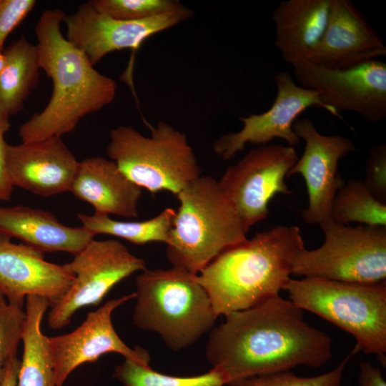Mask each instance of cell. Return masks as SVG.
Segmentation results:
<instances>
[{
	"instance_id": "6da1fadb",
	"label": "cell",
	"mask_w": 386,
	"mask_h": 386,
	"mask_svg": "<svg viewBox=\"0 0 386 386\" xmlns=\"http://www.w3.org/2000/svg\"><path fill=\"white\" fill-rule=\"evenodd\" d=\"M210 331L206 357L230 386L249 377L319 368L332 356V341L305 320L303 310L280 295L232 312Z\"/></svg>"
},
{
	"instance_id": "7a4b0ae2",
	"label": "cell",
	"mask_w": 386,
	"mask_h": 386,
	"mask_svg": "<svg viewBox=\"0 0 386 386\" xmlns=\"http://www.w3.org/2000/svg\"><path fill=\"white\" fill-rule=\"evenodd\" d=\"M66 15L59 9H46L35 26L40 69L51 79L53 89L44 109L20 126L23 143L61 137L116 96V81L96 71L87 56L62 34Z\"/></svg>"
},
{
	"instance_id": "3957f363",
	"label": "cell",
	"mask_w": 386,
	"mask_h": 386,
	"mask_svg": "<svg viewBox=\"0 0 386 386\" xmlns=\"http://www.w3.org/2000/svg\"><path fill=\"white\" fill-rule=\"evenodd\" d=\"M305 247L297 226L277 225L222 252L198 274L215 315L226 316L279 295Z\"/></svg>"
},
{
	"instance_id": "277c9868",
	"label": "cell",
	"mask_w": 386,
	"mask_h": 386,
	"mask_svg": "<svg viewBox=\"0 0 386 386\" xmlns=\"http://www.w3.org/2000/svg\"><path fill=\"white\" fill-rule=\"evenodd\" d=\"M132 320L158 334L174 351L187 348L215 326L211 300L197 274L172 267L140 272L136 278Z\"/></svg>"
},
{
	"instance_id": "5b68a950",
	"label": "cell",
	"mask_w": 386,
	"mask_h": 386,
	"mask_svg": "<svg viewBox=\"0 0 386 386\" xmlns=\"http://www.w3.org/2000/svg\"><path fill=\"white\" fill-rule=\"evenodd\" d=\"M179 207L167 244L172 267L198 274L222 252L247 238L218 180L200 176L177 194Z\"/></svg>"
},
{
	"instance_id": "8992f818",
	"label": "cell",
	"mask_w": 386,
	"mask_h": 386,
	"mask_svg": "<svg viewBox=\"0 0 386 386\" xmlns=\"http://www.w3.org/2000/svg\"><path fill=\"white\" fill-rule=\"evenodd\" d=\"M290 300L350 333L352 352L374 355L386 365V283L360 284L320 278L290 279Z\"/></svg>"
},
{
	"instance_id": "52a82bcc",
	"label": "cell",
	"mask_w": 386,
	"mask_h": 386,
	"mask_svg": "<svg viewBox=\"0 0 386 386\" xmlns=\"http://www.w3.org/2000/svg\"><path fill=\"white\" fill-rule=\"evenodd\" d=\"M146 137L132 126H119L109 133L107 154L134 184L154 194L174 195L201 176L196 155L184 133L164 122L148 124Z\"/></svg>"
},
{
	"instance_id": "ba28073f",
	"label": "cell",
	"mask_w": 386,
	"mask_h": 386,
	"mask_svg": "<svg viewBox=\"0 0 386 386\" xmlns=\"http://www.w3.org/2000/svg\"><path fill=\"white\" fill-rule=\"evenodd\" d=\"M320 225L324 242L298 252L292 274L360 284L385 282L386 227H350L330 218Z\"/></svg>"
},
{
	"instance_id": "9c48e42d",
	"label": "cell",
	"mask_w": 386,
	"mask_h": 386,
	"mask_svg": "<svg viewBox=\"0 0 386 386\" xmlns=\"http://www.w3.org/2000/svg\"><path fill=\"white\" fill-rule=\"evenodd\" d=\"M64 265L74 279L66 294L49 307L47 324L54 330L67 326L80 309L99 304L114 286L147 268L142 258L113 239H93Z\"/></svg>"
},
{
	"instance_id": "30bf717a",
	"label": "cell",
	"mask_w": 386,
	"mask_h": 386,
	"mask_svg": "<svg viewBox=\"0 0 386 386\" xmlns=\"http://www.w3.org/2000/svg\"><path fill=\"white\" fill-rule=\"evenodd\" d=\"M298 158L295 147L261 145L228 167L218 180L247 233L268 216L269 203L277 194L292 193L285 179Z\"/></svg>"
},
{
	"instance_id": "8fae6325",
	"label": "cell",
	"mask_w": 386,
	"mask_h": 386,
	"mask_svg": "<svg viewBox=\"0 0 386 386\" xmlns=\"http://www.w3.org/2000/svg\"><path fill=\"white\" fill-rule=\"evenodd\" d=\"M297 81L318 92L325 106L340 118L350 111L370 123L386 117V64L374 59L343 69L324 68L310 62L293 66Z\"/></svg>"
},
{
	"instance_id": "7c38bea8",
	"label": "cell",
	"mask_w": 386,
	"mask_h": 386,
	"mask_svg": "<svg viewBox=\"0 0 386 386\" xmlns=\"http://www.w3.org/2000/svg\"><path fill=\"white\" fill-rule=\"evenodd\" d=\"M193 16L183 5L166 14L140 20H119L97 12L89 2L66 15V38L81 50L93 65L108 54L131 49L136 51L150 36L181 24Z\"/></svg>"
},
{
	"instance_id": "4fadbf2b",
	"label": "cell",
	"mask_w": 386,
	"mask_h": 386,
	"mask_svg": "<svg viewBox=\"0 0 386 386\" xmlns=\"http://www.w3.org/2000/svg\"><path fill=\"white\" fill-rule=\"evenodd\" d=\"M274 82L277 95L269 109L239 117L243 127L239 132L223 134L214 141L213 150L223 160H230L247 144L265 145L275 138L296 147L300 139L293 131V124L307 108L319 107L336 117L322 102L318 92L297 85L287 72L279 71Z\"/></svg>"
},
{
	"instance_id": "5bb4252c",
	"label": "cell",
	"mask_w": 386,
	"mask_h": 386,
	"mask_svg": "<svg viewBox=\"0 0 386 386\" xmlns=\"http://www.w3.org/2000/svg\"><path fill=\"white\" fill-rule=\"evenodd\" d=\"M135 293L110 300L94 311L71 332L48 337L56 370V386H63L68 376L78 367L94 362L107 353L114 352L124 359L149 367L148 351L141 347H129L117 333L112 314L122 304L134 299Z\"/></svg>"
},
{
	"instance_id": "9a60e30c",
	"label": "cell",
	"mask_w": 386,
	"mask_h": 386,
	"mask_svg": "<svg viewBox=\"0 0 386 386\" xmlns=\"http://www.w3.org/2000/svg\"><path fill=\"white\" fill-rule=\"evenodd\" d=\"M292 129L305 147L287 177L300 174L304 178L308 205L302 217L307 224H320L330 218L335 194L345 184L338 172L339 162L354 152L355 145L345 137L321 134L310 119L295 121Z\"/></svg>"
},
{
	"instance_id": "2e32d148",
	"label": "cell",
	"mask_w": 386,
	"mask_h": 386,
	"mask_svg": "<svg viewBox=\"0 0 386 386\" xmlns=\"http://www.w3.org/2000/svg\"><path fill=\"white\" fill-rule=\"evenodd\" d=\"M74 279L64 264L49 262L43 252L14 243L0 232V292L10 304L24 308L26 297L36 295L51 305L66 294Z\"/></svg>"
},
{
	"instance_id": "e0dca14e",
	"label": "cell",
	"mask_w": 386,
	"mask_h": 386,
	"mask_svg": "<svg viewBox=\"0 0 386 386\" xmlns=\"http://www.w3.org/2000/svg\"><path fill=\"white\" fill-rule=\"evenodd\" d=\"M79 164L61 137L6 147L12 185L41 197L69 191Z\"/></svg>"
},
{
	"instance_id": "ac0fdd59",
	"label": "cell",
	"mask_w": 386,
	"mask_h": 386,
	"mask_svg": "<svg viewBox=\"0 0 386 386\" xmlns=\"http://www.w3.org/2000/svg\"><path fill=\"white\" fill-rule=\"evenodd\" d=\"M386 55L377 33L349 0H334L327 29L310 63L343 69Z\"/></svg>"
},
{
	"instance_id": "d6986e66",
	"label": "cell",
	"mask_w": 386,
	"mask_h": 386,
	"mask_svg": "<svg viewBox=\"0 0 386 386\" xmlns=\"http://www.w3.org/2000/svg\"><path fill=\"white\" fill-rule=\"evenodd\" d=\"M69 191L76 198L90 204L95 213L139 217L142 189L111 159L93 157L79 162Z\"/></svg>"
},
{
	"instance_id": "ffe728a7",
	"label": "cell",
	"mask_w": 386,
	"mask_h": 386,
	"mask_svg": "<svg viewBox=\"0 0 386 386\" xmlns=\"http://www.w3.org/2000/svg\"><path fill=\"white\" fill-rule=\"evenodd\" d=\"M334 0H285L273 11L275 46L292 66L310 61L327 29Z\"/></svg>"
},
{
	"instance_id": "44dd1931",
	"label": "cell",
	"mask_w": 386,
	"mask_h": 386,
	"mask_svg": "<svg viewBox=\"0 0 386 386\" xmlns=\"http://www.w3.org/2000/svg\"><path fill=\"white\" fill-rule=\"evenodd\" d=\"M0 232L43 253L64 252L74 255L95 236L84 227L62 224L49 211L22 205L0 207Z\"/></svg>"
},
{
	"instance_id": "7402d4cb",
	"label": "cell",
	"mask_w": 386,
	"mask_h": 386,
	"mask_svg": "<svg viewBox=\"0 0 386 386\" xmlns=\"http://www.w3.org/2000/svg\"><path fill=\"white\" fill-rule=\"evenodd\" d=\"M51 304L46 298L29 295L25 301L23 354L16 386H56L55 365L48 341L41 331L43 317Z\"/></svg>"
},
{
	"instance_id": "603a6c76",
	"label": "cell",
	"mask_w": 386,
	"mask_h": 386,
	"mask_svg": "<svg viewBox=\"0 0 386 386\" xmlns=\"http://www.w3.org/2000/svg\"><path fill=\"white\" fill-rule=\"evenodd\" d=\"M5 65L0 73V117L9 119L21 112L36 87L41 70L36 46L21 36L4 50Z\"/></svg>"
},
{
	"instance_id": "cb8c5ba5",
	"label": "cell",
	"mask_w": 386,
	"mask_h": 386,
	"mask_svg": "<svg viewBox=\"0 0 386 386\" xmlns=\"http://www.w3.org/2000/svg\"><path fill=\"white\" fill-rule=\"evenodd\" d=\"M175 215L176 209L168 207L156 217L140 222L118 221L109 215L97 213L92 215L79 213L77 217L82 227L95 235L109 234L142 245L152 242L167 244Z\"/></svg>"
},
{
	"instance_id": "d4e9b609",
	"label": "cell",
	"mask_w": 386,
	"mask_h": 386,
	"mask_svg": "<svg viewBox=\"0 0 386 386\" xmlns=\"http://www.w3.org/2000/svg\"><path fill=\"white\" fill-rule=\"evenodd\" d=\"M330 219L344 225L359 222L386 227V204L377 200L362 180L351 179L336 193Z\"/></svg>"
},
{
	"instance_id": "484cf974",
	"label": "cell",
	"mask_w": 386,
	"mask_h": 386,
	"mask_svg": "<svg viewBox=\"0 0 386 386\" xmlns=\"http://www.w3.org/2000/svg\"><path fill=\"white\" fill-rule=\"evenodd\" d=\"M113 377L124 386H224L228 383L224 372L217 367L197 376L179 377L158 372L127 359L115 367Z\"/></svg>"
},
{
	"instance_id": "4316f807",
	"label": "cell",
	"mask_w": 386,
	"mask_h": 386,
	"mask_svg": "<svg viewBox=\"0 0 386 386\" xmlns=\"http://www.w3.org/2000/svg\"><path fill=\"white\" fill-rule=\"evenodd\" d=\"M89 4L99 13L119 20H140L180 9L175 0H91Z\"/></svg>"
},
{
	"instance_id": "83f0119b",
	"label": "cell",
	"mask_w": 386,
	"mask_h": 386,
	"mask_svg": "<svg viewBox=\"0 0 386 386\" xmlns=\"http://www.w3.org/2000/svg\"><path fill=\"white\" fill-rule=\"evenodd\" d=\"M354 355L351 351L334 369L317 376L301 377L285 370L241 379L230 386H340L345 369Z\"/></svg>"
},
{
	"instance_id": "f1b7e54d",
	"label": "cell",
	"mask_w": 386,
	"mask_h": 386,
	"mask_svg": "<svg viewBox=\"0 0 386 386\" xmlns=\"http://www.w3.org/2000/svg\"><path fill=\"white\" fill-rule=\"evenodd\" d=\"M24 308L0 297V386L10 362L16 356L25 322Z\"/></svg>"
},
{
	"instance_id": "f546056e",
	"label": "cell",
	"mask_w": 386,
	"mask_h": 386,
	"mask_svg": "<svg viewBox=\"0 0 386 386\" xmlns=\"http://www.w3.org/2000/svg\"><path fill=\"white\" fill-rule=\"evenodd\" d=\"M372 194L386 204V145L377 144L370 151L362 180Z\"/></svg>"
},
{
	"instance_id": "4dcf8cb0",
	"label": "cell",
	"mask_w": 386,
	"mask_h": 386,
	"mask_svg": "<svg viewBox=\"0 0 386 386\" xmlns=\"http://www.w3.org/2000/svg\"><path fill=\"white\" fill-rule=\"evenodd\" d=\"M35 0H0V52L8 36L33 10Z\"/></svg>"
},
{
	"instance_id": "1f68e13d",
	"label": "cell",
	"mask_w": 386,
	"mask_h": 386,
	"mask_svg": "<svg viewBox=\"0 0 386 386\" xmlns=\"http://www.w3.org/2000/svg\"><path fill=\"white\" fill-rule=\"evenodd\" d=\"M10 129L9 119L0 117V200L10 199L13 185L11 182L6 166V147L4 135Z\"/></svg>"
},
{
	"instance_id": "d6a6232c",
	"label": "cell",
	"mask_w": 386,
	"mask_h": 386,
	"mask_svg": "<svg viewBox=\"0 0 386 386\" xmlns=\"http://www.w3.org/2000/svg\"><path fill=\"white\" fill-rule=\"evenodd\" d=\"M359 386H386V382L379 367L367 362L359 365Z\"/></svg>"
},
{
	"instance_id": "836d02e7",
	"label": "cell",
	"mask_w": 386,
	"mask_h": 386,
	"mask_svg": "<svg viewBox=\"0 0 386 386\" xmlns=\"http://www.w3.org/2000/svg\"><path fill=\"white\" fill-rule=\"evenodd\" d=\"M20 360L16 357L9 363L1 386H16Z\"/></svg>"
},
{
	"instance_id": "e575fe53",
	"label": "cell",
	"mask_w": 386,
	"mask_h": 386,
	"mask_svg": "<svg viewBox=\"0 0 386 386\" xmlns=\"http://www.w3.org/2000/svg\"><path fill=\"white\" fill-rule=\"evenodd\" d=\"M5 55L4 54V51L0 52V73L1 72L4 65H5Z\"/></svg>"
},
{
	"instance_id": "d590c367",
	"label": "cell",
	"mask_w": 386,
	"mask_h": 386,
	"mask_svg": "<svg viewBox=\"0 0 386 386\" xmlns=\"http://www.w3.org/2000/svg\"><path fill=\"white\" fill-rule=\"evenodd\" d=\"M1 295H2V294L1 293V292H0V297H1Z\"/></svg>"
}]
</instances>
